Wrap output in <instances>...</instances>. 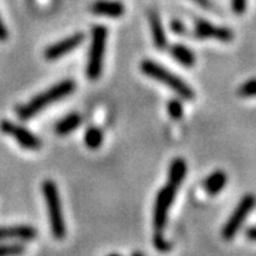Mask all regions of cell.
Listing matches in <instances>:
<instances>
[{
    "label": "cell",
    "instance_id": "cell-1",
    "mask_svg": "<svg viewBox=\"0 0 256 256\" xmlns=\"http://www.w3.org/2000/svg\"><path fill=\"white\" fill-rule=\"evenodd\" d=\"M74 88H76V82L73 80H63V82H57L56 86L50 87L44 92L38 94L34 98H32L28 104L20 107L18 108V117L22 120H28L34 117L36 114H38L42 110H44L50 104L70 96L74 92Z\"/></svg>",
    "mask_w": 256,
    "mask_h": 256
},
{
    "label": "cell",
    "instance_id": "cell-2",
    "mask_svg": "<svg viewBox=\"0 0 256 256\" xmlns=\"http://www.w3.org/2000/svg\"><path fill=\"white\" fill-rule=\"evenodd\" d=\"M140 68L148 77H151V78H154L156 82L168 86L180 97H182L185 100H192L194 98L195 94H194V90H192L191 87L184 82L181 77L171 73L170 70H166L161 64H158L156 62H152V60H144L142 63L140 64Z\"/></svg>",
    "mask_w": 256,
    "mask_h": 256
},
{
    "label": "cell",
    "instance_id": "cell-3",
    "mask_svg": "<svg viewBox=\"0 0 256 256\" xmlns=\"http://www.w3.org/2000/svg\"><path fill=\"white\" fill-rule=\"evenodd\" d=\"M42 190L44 194L52 234L54 235L56 239H63L66 236V222H64L63 210H62V202H60L57 185L54 184V181L46 180L42 185Z\"/></svg>",
    "mask_w": 256,
    "mask_h": 256
},
{
    "label": "cell",
    "instance_id": "cell-4",
    "mask_svg": "<svg viewBox=\"0 0 256 256\" xmlns=\"http://www.w3.org/2000/svg\"><path fill=\"white\" fill-rule=\"evenodd\" d=\"M106 42H107V28L104 26L92 28V46H90V52H88V62H87V68H86L87 77L90 80H97L101 76Z\"/></svg>",
    "mask_w": 256,
    "mask_h": 256
},
{
    "label": "cell",
    "instance_id": "cell-5",
    "mask_svg": "<svg viewBox=\"0 0 256 256\" xmlns=\"http://www.w3.org/2000/svg\"><path fill=\"white\" fill-rule=\"evenodd\" d=\"M255 205L256 198L255 195H252V194H248V195H245L239 201L238 206L232 212V215L229 216V220H226V224L222 228V236H224V239L230 240V239L238 234V230L242 226V224L246 220L248 215L250 214V210H254Z\"/></svg>",
    "mask_w": 256,
    "mask_h": 256
},
{
    "label": "cell",
    "instance_id": "cell-6",
    "mask_svg": "<svg viewBox=\"0 0 256 256\" xmlns=\"http://www.w3.org/2000/svg\"><path fill=\"white\" fill-rule=\"evenodd\" d=\"M178 191V188H175L172 185H166L164 188H161L156 200V210H154V225L158 232H161L166 225L168 220V212L172 205L175 198V194Z\"/></svg>",
    "mask_w": 256,
    "mask_h": 256
},
{
    "label": "cell",
    "instance_id": "cell-7",
    "mask_svg": "<svg viewBox=\"0 0 256 256\" xmlns=\"http://www.w3.org/2000/svg\"><path fill=\"white\" fill-rule=\"evenodd\" d=\"M0 130L4 134H9L12 137L18 141L20 146L26 150H32V151H37L42 146V141L40 138L36 137L32 131H28V128L16 126L10 121H2L0 122Z\"/></svg>",
    "mask_w": 256,
    "mask_h": 256
},
{
    "label": "cell",
    "instance_id": "cell-8",
    "mask_svg": "<svg viewBox=\"0 0 256 256\" xmlns=\"http://www.w3.org/2000/svg\"><path fill=\"white\" fill-rule=\"evenodd\" d=\"M82 40H84V34L82 33H76L73 36L63 38V40H60V42H57L54 44L47 47L46 52H44V57L48 62L58 60L63 56L68 54L70 52L76 50L77 47L82 44Z\"/></svg>",
    "mask_w": 256,
    "mask_h": 256
},
{
    "label": "cell",
    "instance_id": "cell-9",
    "mask_svg": "<svg viewBox=\"0 0 256 256\" xmlns=\"http://www.w3.org/2000/svg\"><path fill=\"white\" fill-rule=\"evenodd\" d=\"M195 34L200 38H216L220 42H230L234 33L228 28L215 26L206 20H200L195 26Z\"/></svg>",
    "mask_w": 256,
    "mask_h": 256
},
{
    "label": "cell",
    "instance_id": "cell-10",
    "mask_svg": "<svg viewBox=\"0 0 256 256\" xmlns=\"http://www.w3.org/2000/svg\"><path fill=\"white\" fill-rule=\"evenodd\" d=\"M92 14L106 16V18H121L124 14V4L112 0H97L92 4Z\"/></svg>",
    "mask_w": 256,
    "mask_h": 256
},
{
    "label": "cell",
    "instance_id": "cell-11",
    "mask_svg": "<svg viewBox=\"0 0 256 256\" xmlns=\"http://www.w3.org/2000/svg\"><path fill=\"white\" fill-rule=\"evenodd\" d=\"M37 236L36 228L30 225H13V226H0V240L3 239H22L32 240Z\"/></svg>",
    "mask_w": 256,
    "mask_h": 256
},
{
    "label": "cell",
    "instance_id": "cell-12",
    "mask_svg": "<svg viewBox=\"0 0 256 256\" xmlns=\"http://www.w3.org/2000/svg\"><path fill=\"white\" fill-rule=\"evenodd\" d=\"M150 18V26H151V33H152V40L156 43V48L162 50L168 44V38L165 36L164 28H162V23H161V18L158 16L156 12H150L148 14Z\"/></svg>",
    "mask_w": 256,
    "mask_h": 256
},
{
    "label": "cell",
    "instance_id": "cell-13",
    "mask_svg": "<svg viewBox=\"0 0 256 256\" xmlns=\"http://www.w3.org/2000/svg\"><path fill=\"white\" fill-rule=\"evenodd\" d=\"M185 175H186V162L184 161V158H175L170 165L168 184L175 186V188H180Z\"/></svg>",
    "mask_w": 256,
    "mask_h": 256
},
{
    "label": "cell",
    "instance_id": "cell-14",
    "mask_svg": "<svg viewBox=\"0 0 256 256\" xmlns=\"http://www.w3.org/2000/svg\"><path fill=\"white\" fill-rule=\"evenodd\" d=\"M226 185V174L224 171H215L205 180L204 188L208 192V195H216L220 194Z\"/></svg>",
    "mask_w": 256,
    "mask_h": 256
},
{
    "label": "cell",
    "instance_id": "cell-15",
    "mask_svg": "<svg viewBox=\"0 0 256 256\" xmlns=\"http://www.w3.org/2000/svg\"><path fill=\"white\" fill-rule=\"evenodd\" d=\"M80 124H82L80 114L72 112V114H68L67 117H64L63 120H60L56 124V132L58 136H67V134L73 132L74 130H77V128L80 127Z\"/></svg>",
    "mask_w": 256,
    "mask_h": 256
},
{
    "label": "cell",
    "instance_id": "cell-16",
    "mask_svg": "<svg viewBox=\"0 0 256 256\" xmlns=\"http://www.w3.org/2000/svg\"><path fill=\"white\" fill-rule=\"evenodd\" d=\"M170 52L175 60L185 67H192L195 64V54L190 47L184 46V44H174L171 46Z\"/></svg>",
    "mask_w": 256,
    "mask_h": 256
},
{
    "label": "cell",
    "instance_id": "cell-17",
    "mask_svg": "<svg viewBox=\"0 0 256 256\" xmlns=\"http://www.w3.org/2000/svg\"><path fill=\"white\" fill-rule=\"evenodd\" d=\"M102 140H104V136H102V131H101L100 128L90 127L86 131L84 142H86V146H88L90 150L100 148L101 144H102Z\"/></svg>",
    "mask_w": 256,
    "mask_h": 256
},
{
    "label": "cell",
    "instance_id": "cell-18",
    "mask_svg": "<svg viewBox=\"0 0 256 256\" xmlns=\"http://www.w3.org/2000/svg\"><path fill=\"white\" fill-rule=\"evenodd\" d=\"M23 254H24V245H22V244L0 245V256H20Z\"/></svg>",
    "mask_w": 256,
    "mask_h": 256
},
{
    "label": "cell",
    "instance_id": "cell-19",
    "mask_svg": "<svg viewBox=\"0 0 256 256\" xmlns=\"http://www.w3.org/2000/svg\"><path fill=\"white\" fill-rule=\"evenodd\" d=\"M166 108H168V114H170V117L172 120H181L184 116V107H182V102L180 100H171L168 102V106H166Z\"/></svg>",
    "mask_w": 256,
    "mask_h": 256
},
{
    "label": "cell",
    "instance_id": "cell-20",
    "mask_svg": "<svg viewBox=\"0 0 256 256\" xmlns=\"http://www.w3.org/2000/svg\"><path fill=\"white\" fill-rule=\"evenodd\" d=\"M238 94L240 97H255L256 96V78H250L239 87Z\"/></svg>",
    "mask_w": 256,
    "mask_h": 256
},
{
    "label": "cell",
    "instance_id": "cell-21",
    "mask_svg": "<svg viewBox=\"0 0 256 256\" xmlns=\"http://www.w3.org/2000/svg\"><path fill=\"white\" fill-rule=\"evenodd\" d=\"M232 9L235 13L242 14L246 10V0H232Z\"/></svg>",
    "mask_w": 256,
    "mask_h": 256
},
{
    "label": "cell",
    "instance_id": "cell-22",
    "mask_svg": "<svg viewBox=\"0 0 256 256\" xmlns=\"http://www.w3.org/2000/svg\"><path fill=\"white\" fill-rule=\"evenodd\" d=\"M154 242H156V246L161 250V252H166L168 250V245L165 244V239H162V236H161V232H158L156 230V236H154Z\"/></svg>",
    "mask_w": 256,
    "mask_h": 256
},
{
    "label": "cell",
    "instance_id": "cell-23",
    "mask_svg": "<svg viewBox=\"0 0 256 256\" xmlns=\"http://www.w3.org/2000/svg\"><path fill=\"white\" fill-rule=\"evenodd\" d=\"M171 28H172V32H175L176 34H184L185 33V26H184L180 20H174L171 23Z\"/></svg>",
    "mask_w": 256,
    "mask_h": 256
},
{
    "label": "cell",
    "instance_id": "cell-24",
    "mask_svg": "<svg viewBox=\"0 0 256 256\" xmlns=\"http://www.w3.org/2000/svg\"><path fill=\"white\" fill-rule=\"evenodd\" d=\"M8 37H9L8 28L4 26V23L2 22V18H0V42H4V40H8Z\"/></svg>",
    "mask_w": 256,
    "mask_h": 256
},
{
    "label": "cell",
    "instance_id": "cell-25",
    "mask_svg": "<svg viewBox=\"0 0 256 256\" xmlns=\"http://www.w3.org/2000/svg\"><path fill=\"white\" fill-rule=\"evenodd\" d=\"M246 236L250 240H255L256 242V226H250L246 229Z\"/></svg>",
    "mask_w": 256,
    "mask_h": 256
},
{
    "label": "cell",
    "instance_id": "cell-26",
    "mask_svg": "<svg viewBox=\"0 0 256 256\" xmlns=\"http://www.w3.org/2000/svg\"><path fill=\"white\" fill-rule=\"evenodd\" d=\"M195 3H198L202 8H210V0H194Z\"/></svg>",
    "mask_w": 256,
    "mask_h": 256
},
{
    "label": "cell",
    "instance_id": "cell-27",
    "mask_svg": "<svg viewBox=\"0 0 256 256\" xmlns=\"http://www.w3.org/2000/svg\"><path fill=\"white\" fill-rule=\"evenodd\" d=\"M132 256H144V255H142L141 252H136V254H134V255H132Z\"/></svg>",
    "mask_w": 256,
    "mask_h": 256
},
{
    "label": "cell",
    "instance_id": "cell-28",
    "mask_svg": "<svg viewBox=\"0 0 256 256\" xmlns=\"http://www.w3.org/2000/svg\"><path fill=\"white\" fill-rule=\"evenodd\" d=\"M108 256H121V255H117V254H112V255H108Z\"/></svg>",
    "mask_w": 256,
    "mask_h": 256
}]
</instances>
